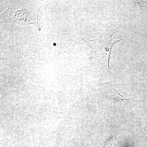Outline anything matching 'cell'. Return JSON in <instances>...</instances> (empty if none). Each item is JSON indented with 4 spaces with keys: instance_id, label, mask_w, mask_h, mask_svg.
Returning <instances> with one entry per match:
<instances>
[{
    "instance_id": "4",
    "label": "cell",
    "mask_w": 147,
    "mask_h": 147,
    "mask_svg": "<svg viewBox=\"0 0 147 147\" xmlns=\"http://www.w3.org/2000/svg\"><path fill=\"white\" fill-rule=\"evenodd\" d=\"M144 127L145 132H146V133L147 134V122L145 124Z\"/></svg>"
},
{
    "instance_id": "2",
    "label": "cell",
    "mask_w": 147,
    "mask_h": 147,
    "mask_svg": "<svg viewBox=\"0 0 147 147\" xmlns=\"http://www.w3.org/2000/svg\"><path fill=\"white\" fill-rule=\"evenodd\" d=\"M119 27V26L115 30H108L103 26L102 34L99 38L93 40L88 39L85 37L82 38L86 44L92 48L94 55L97 57L104 58L106 66L108 69L111 50L114 45L123 39L116 40L113 38V34L118 32L117 30Z\"/></svg>"
},
{
    "instance_id": "1",
    "label": "cell",
    "mask_w": 147,
    "mask_h": 147,
    "mask_svg": "<svg viewBox=\"0 0 147 147\" xmlns=\"http://www.w3.org/2000/svg\"><path fill=\"white\" fill-rule=\"evenodd\" d=\"M40 10L39 6L34 4L15 1L11 3L1 15V22L22 25L33 24L40 31L41 27L38 18Z\"/></svg>"
},
{
    "instance_id": "3",
    "label": "cell",
    "mask_w": 147,
    "mask_h": 147,
    "mask_svg": "<svg viewBox=\"0 0 147 147\" xmlns=\"http://www.w3.org/2000/svg\"><path fill=\"white\" fill-rule=\"evenodd\" d=\"M115 91V93L114 94L110 95V99L112 102L114 103H119V102H124L128 100L129 99H130L131 97L123 98L120 95H119Z\"/></svg>"
}]
</instances>
